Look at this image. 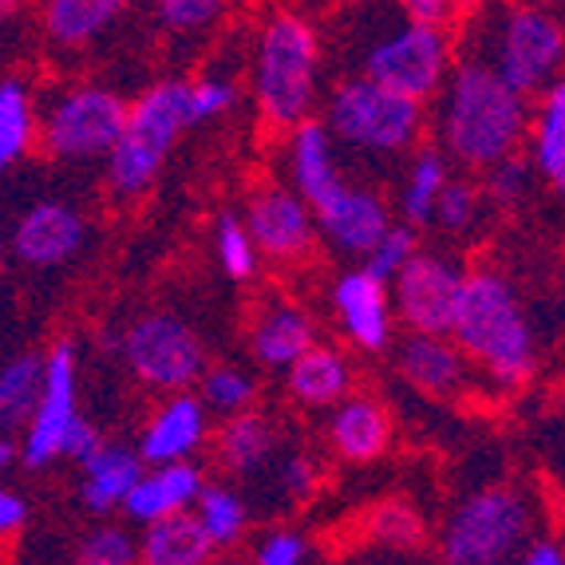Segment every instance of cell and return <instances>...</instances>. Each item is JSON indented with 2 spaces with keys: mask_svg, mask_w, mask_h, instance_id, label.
<instances>
[{
  "mask_svg": "<svg viewBox=\"0 0 565 565\" xmlns=\"http://www.w3.org/2000/svg\"><path fill=\"white\" fill-rule=\"evenodd\" d=\"M510 565H565V550L557 542H550V537H530Z\"/></svg>",
  "mask_w": 565,
  "mask_h": 565,
  "instance_id": "obj_46",
  "label": "cell"
},
{
  "mask_svg": "<svg viewBox=\"0 0 565 565\" xmlns=\"http://www.w3.org/2000/svg\"><path fill=\"white\" fill-rule=\"evenodd\" d=\"M245 67L249 104L265 131L285 135L317 115L324 99V36L301 9H274L257 20Z\"/></svg>",
  "mask_w": 565,
  "mask_h": 565,
  "instance_id": "obj_2",
  "label": "cell"
},
{
  "mask_svg": "<svg viewBox=\"0 0 565 565\" xmlns=\"http://www.w3.org/2000/svg\"><path fill=\"white\" fill-rule=\"evenodd\" d=\"M122 367L154 396L186 392L206 372V340L186 317L170 309H147L119 329Z\"/></svg>",
  "mask_w": 565,
  "mask_h": 565,
  "instance_id": "obj_11",
  "label": "cell"
},
{
  "mask_svg": "<svg viewBox=\"0 0 565 565\" xmlns=\"http://www.w3.org/2000/svg\"><path fill=\"white\" fill-rule=\"evenodd\" d=\"M455 174L451 159H447L435 142H419L404 159V174H399L396 190V217L415 230H431L435 202L444 194L447 179Z\"/></svg>",
  "mask_w": 565,
  "mask_h": 565,
  "instance_id": "obj_28",
  "label": "cell"
},
{
  "mask_svg": "<svg viewBox=\"0 0 565 565\" xmlns=\"http://www.w3.org/2000/svg\"><path fill=\"white\" fill-rule=\"evenodd\" d=\"M415 249H419V230L396 217V222L384 230V237L372 245V254L364 257V265L372 269V274L384 277V281H392V277H396L399 269L415 257Z\"/></svg>",
  "mask_w": 565,
  "mask_h": 565,
  "instance_id": "obj_43",
  "label": "cell"
},
{
  "mask_svg": "<svg viewBox=\"0 0 565 565\" xmlns=\"http://www.w3.org/2000/svg\"><path fill=\"white\" fill-rule=\"evenodd\" d=\"M392 9L407 20H419V24H435V29H455L459 20V0H392Z\"/></svg>",
  "mask_w": 565,
  "mask_h": 565,
  "instance_id": "obj_44",
  "label": "cell"
},
{
  "mask_svg": "<svg viewBox=\"0 0 565 565\" xmlns=\"http://www.w3.org/2000/svg\"><path fill=\"white\" fill-rule=\"evenodd\" d=\"M534 4H550V9H557V4H565V0H534Z\"/></svg>",
  "mask_w": 565,
  "mask_h": 565,
  "instance_id": "obj_49",
  "label": "cell"
},
{
  "mask_svg": "<svg viewBox=\"0 0 565 565\" xmlns=\"http://www.w3.org/2000/svg\"><path fill=\"white\" fill-rule=\"evenodd\" d=\"M202 487H206V467L199 459L186 462H159V467H147L139 475V482L131 487L127 502H122V519L131 526H147V522L170 519V514H182L199 502Z\"/></svg>",
  "mask_w": 565,
  "mask_h": 565,
  "instance_id": "obj_23",
  "label": "cell"
},
{
  "mask_svg": "<svg viewBox=\"0 0 565 565\" xmlns=\"http://www.w3.org/2000/svg\"><path fill=\"white\" fill-rule=\"evenodd\" d=\"M309 537L297 526H269L249 546V565H309Z\"/></svg>",
  "mask_w": 565,
  "mask_h": 565,
  "instance_id": "obj_42",
  "label": "cell"
},
{
  "mask_svg": "<svg viewBox=\"0 0 565 565\" xmlns=\"http://www.w3.org/2000/svg\"><path fill=\"white\" fill-rule=\"evenodd\" d=\"M269 471H274L277 494H281V502H289V507H301V502H309L312 494L321 490V467H317V459H312L309 451H301V447L277 451Z\"/></svg>",
  "mask_w": 565,
  "mask_h": 565,
  "instance_id": "obj_40",
  "label": "cell"
},
{
  "mask_svg": "<svg viewBox=\"0 0 565 565\" xmlns=\"http://www.w3.org/2000/svg\"><path fill=\"white\" fill-rule=\"evenodd\" d=\"M242 222L254 234L262 262L277 265V269L305 265L317 254V242H321L312 206L281 179H262L249 186Z\"/></svg>",
  "mask_w": 565,
  "mask_h": 565,
  "instance_id": "obj_13",
  "label": "cell"
},
{
  "mask_svg": "<svg viewBox=\"0 0 565 565\" xmlns=\"http://www.w3.org/2000/svg\"><path fill=\"white\" fill-rule=\"evenodd\" d=\"M210 447H214V462L222 475L257 479V475L274 467L277 451H281V427H277V419H269V415L254 407V412L217 419Z\"/></svg>",
  "mask_w": 565,
  "mask_h": 565,
  "instance_id": "obj_24",
  "label": "cell"
},
{
  "mask_svg": "<svg viewBox=\"0 0 565 565\" xmlns=\"http://www.w3.org/2000/svg\"><path fill=\"white\" fill-rule=\"evenodd\" d=\"M455 40L462 56L482 60L494 76L530 99L565 76V24L562 12L550 4L482 0L462 17Z\"/></svg>",
  "mask_w": 565,
  "mask_h": 565,
  "instance_id": "obj_4",
  "label": "cell"
},
{
  "mask_svg": "<svg viewBox=\"0 0 565 565\" xmlns=\"http://www.w3.org/2000/svg\"><path fill=\"white\" fill-rule=\"evenodd\" d=\"M190 127H194V119H190V79L162 76L142 87L127 104L122 131L104 159L107 190L119 202L147 199Z\"/></svg>",
  "mask_w": 565,
  "mask_h": 565,
  "instance_id": "obj_6",
  "label": "cell"
},
{
  "mask_svg": "<svg viewBox=\"0 0 565 565\" xmlns=\"http://www.w3.org/2000/svg\"><path fill=\"white\" fill-rule=\"evenodd\" d=\"M99 444L104 431L84 415L79 396V344L60 337L44 352V387L29 427L20 431V467L47 471L56 462H79Z\"/></svg>",
  "mask_w": 565,
  "mask_h": 565,
  "instance_id": "obj_8",
  "label": "cell"
},
{
  "mask_svg": "<svg viewBox=\"0 0 565 565\" xmlns=\"http://www.w3.org/2000/svg\"><path fill=\"white\" fill-rule=\"evenodd\" d=\"M332 324L364 356H384L396 344V309H392V289L380 274H372L364 262H352L340 269L329 285Z\"/></svg>",
  "mask_w": 565,
  "mask_h": 565,
  "instance_id": "obj_14",
  "label": "cell"
},
{
  "mask_svg": "<svg viewBox=\"0 0 565 565\" xmlns=\"http://www.w3.org/2000/svg\"><path fill=\"white\" fill-rule=\"evenodd\" d=\"M206 565H242V562H234V557H226V554H214Z\"/></svg>",
  "mask_w": 565,
  "mask_h": 565,
  "instance_id": "obj_48",
  "label": "cell"
},
{
  "mask_svg": "<svg viewBox=\"0 0 565 565\" xmlns=\"http://www.w3.org/2000/svg\"><path fill=\"white\" fill-rule=\"evenodd\" d=\"M20 12H24V0H0V32L12 29L20 20Z\"/></svg>",
  "mask_w": 565,
  "mask_h": 565,
  "instance_id": "obj_47",
  "label": "cell"
},
{
  "mask_svg": "<svg viewBox=\"0 0 565 565\" xmlns=\"http://www.w3.org/2000/svg\"><path fill=\"white\" fill-rule=\"evenodd\" d=\"M214 554L190 510L139 526V565H206Z\"/></svg>",
  "mask_w": 565,
  "mask_h": 565,
  "instance_id": "obj_30",
  "label": "cell"
},
{
  "mask_svg": "<svg viewBox=\"0 0 565 565\" xmlns=\"http://www.w3.org/2000/svg\"><path fill=\"white\" fill-rule=\"evenodd\" d=\"M562 24H565V9H562Z\"/></svg>",
  "mask_w": 565,
  "mask_h": 565,
  "instance_id": "obj_52",
  "label": "cell"
},
{
  "mask_svg": "<svg viewBox=\"0 0 565 565\" xmlns=\"http://www.w3.org/2000/svg\"><path fill=\"white\" fill-rule=\"evenodd\" d=\"M522 151L534 162L537 182H546L565 199V76H557L530 99V127Z\"/></svg>",
  "mask_w": 565,
  "mask_h": 565,
  "instance_id": "obj_27",
  "label": "cell"
},
{
  "mask_svg": "<svg viewBox=\"0 0 565 565\" xmlns=\"http://www.w3.org/2000/svg\"><path fill=\"white\" fill-rule=\"evenodd\" d=\"M44 387V352H17L0 360V431L17 435L29 427Z\"/></svg>",
  "mask_w": 565,
  "mask_h": 565,
  "instance_id": "obj_32",
  "label": "cell"
},
{
  "mask_svg": "<svg viewBox=\"0 0 565 565\" xmlns=\"http://www.w3.org/2000/svg\"><path fill=\"white\" fill-rule=\"evenodd\" d=\"M321 122L340 154L360 159H407L427 142V104L407 99L367 76H340L321 99Z\"/></svg>",
  "mask_w": 565,
  "mask_h": 565,
  "instance_id": "obj_7",
  "label": "cell"
},
{
  "mask_svg": "<svg viewBox=\"0 0 565 565\" xmlns=\"http://www.w3.org/2000/svg\"><path fill=\"white\" fill-rule=\"evenodd\" d=\"M562 329H565V305H562Z\"/></svg>",
  "mask_w": 565,
  "mask_h": 565,
  "instance_id": "obj_51",
  "label": "cell"
},
{
  "mask_svg": "<svg viewBox=\"0 0 565 565\" xmlns=\"http://www.w3.org/2000/svg\"><path fill=\"white\" fill-rule=\"evenodd\" d=\"M462 281H467V265H462L451 249L419 245L412 262L387 281V289H392V309H396V324L404 332L451 337Z\"/></svg>",
  "mask_w": 565,
  "mask_h": 565,
  "instance_id": "obj_12",
  "label": "cell"
},
{
  "mask_svg": "<svg viewBox=\"0 0 565 565\" xmlns=\"http://www.w3.org/2000/svg\"><path fill=\"white\" fill-rule=\"evenodd\" d=\"M324 444L340 462H376L396 444V419L387 404L372 392H352L324 415Z\"/></svg>",
  "mask_w": 565,
  "mask_h": 565,
  "instance_id": "obj_20",
  "label": "cell"
},
{
  "mask_svg": "<svg viewBox=\"0 0 565 565\" xmlns=\"http://www.w3.org/2000/svg\"><path fill=\"white\" fill-rule=\"evenodd\" d=\"M534 537V502L522 487L490 482L451 507L439 526L444 565H510Z\"/></svg>",
  "mask_w": 565,
  "mask_h": 565,
  "instance_id": "obj_9",
  "label": "cell"
},
{
  "mask_svg": "<svg viewBox=\"0 0 565 565\" xmlns=\"http://www.w3.org/2000/svg\"><path fill=\"white\" fill-rule=\"evenodd\" d=\"M76 565H139V534L127 522L99 519L79 537Z\"/></svg>",
  "mask_w": 565,
  "mask_h": 565,
  "instance_id": "obj_38",
  "label": "cell"
},
{
  "mask_svg": "<svg viewBox=\"0 0 565 565\" xmlns=\"http://www.w3.org/2000/svg\"><path fill=\"white\" fill-rule=\"evenodd\" d=\"M87 237H92V226L79 214V206L64 199H40L17 214L9 249L24 269L52 274V269H67L84 254Z\"/></svg>",
  "mask_w": 565,
  "mask_h": 565,
  "instance_id": "obj_15",
  "label": "cell"
},
{
  "mask_svg": "<svg viewBox=\"0 0 565 565\" xmlns=\"http://www.w3.org/2000/svg\"><path fill=\"white\" fill-rule=\"evenodd\" d=\"M487 199H482L479 182L471 174H451L435 202V214H431V230H439L444 237H471L475 230L482 226V217H487Z\"/></svg>",
  "mask_w": 565,
  "mask_h": 565,
  "instance_id": "obj_36",
  "label": "cell"
},
{
  "mask_svg": "<svg viewBox=\"0 0 565 565\" xmlns=\"http://www.w3.org/2000/svg\"><path fill=\"white\" fill-rule=\"evenodd\" d=\"M451 340L471 360L475 376L499 392H519L537 372V332L519 285L502 269H467Z\"/></svg>",
  "mask_w": 565,
  "mask_h": 565,
  "instance_id": "obj_3",
  "label": "cell"
},
{
  "mask_svg": "<svg viewBox=\"0 0 565 565\" xmlns=\"http://www.w3.org/2000/svg\"><path fill=\"white\" fill-rule=\"evenodd\" d=\"M455 56H459L455 29H435V24L399 17L392 0L384 9L376 0H364L352 17V72L407 99L431 104Z\"/></svg>",
  "mask_w": 565,
  "mask_h": 565,
  "instance_id": "obj_5",
  "label": "cell"
},
{
  "mask_svg": "<svg viewBox=\"0 0 565 565\" xmlns=\"http://www.w3.org/2000/svg\"><path fill=\"white\" fill-rule=\"evenodd\" d=\"M534 186H537V170L526 159V151H514L507 159L490 162L479 179V190L490 210H519L534 194Z\"/></svg>",
  "mask_w": 565,
  "mask_h": 565,
  "instance_id": "obj_37",
  "label": "cell"
},
{
  "mask_svg": "<svg viewBox=\"0 0 565 565\" xmlns=\"http://www.w3.org/2000/svg\"><path fill=\"white\" fill-rule=\"evenodd\" d=\"M139 4L147 0H36L40 36L47 47L76 56L99 44Z\"/></svg>",
  "mask_w": 565,
  "mask_h": 565,
  "instance_id": "obj_22",
  "label": "cell"
},
{
  "mask_svg": "<svg viewBox=\"0 0 565 565\" xmlns=\"http://www.w3.org/2000/svg\"><path fill=\"white\" fill-rule=\"evenodd\" d=\"M24 522H29V499L0 482V542H12Z\"/></svg>",
  "mask_w": 565,
  "mask_h": 565,
  "instance_id": "obj_45",
  "label": "cell"
},
{
  "mask_svg": "<svg viewBox=\"0 0 565 565\" xmlns=\"http://www.w3.org/2000/svg\"><path fill=\"white\" fill-rule=\"evenodd\" d=\"M312 217H317V234L332 254L349 257V262H364L372 254V245L384 237V230L396 222V210L376 186L344 179L312 206Z\"/></svg>",
  "mask_w": 565,
  "mask_h": 565,
  "instance_id": "obj_16",
  "label": "cell"
},
{
  "mask_svg": "<svg viewBox=\"0 0 565 565\" xmlns=\"http://www.w3.org/2000/svg\"><path fill=\"white\" fill-rule=\"evenodd\" d=\"M76 467H79V502H84V510L95 514V519L119 514L131 487L139 482V475L147 471V462L135 451V444L107 439V435L104 444L95 447L92 455H84Z\"/></svg>",
  "mask_w": 565,
  "mask_h": 565,
  "instance_id": "obj_26",
  "label": "cell"
},
{
  "mask_svg": "<svg viewBox=\"0 0 565 565\" xmlns=\"http://www.w3.org/2000/svg\"><path fill=\"white\" fill-rule=\"evenodd\" d=\"M40 147V95L24 76H0V179Z\"/></svg>",
  "mask_w": 565,
  "mask_h": 565,
  "instance_id": "obj_29",
  "label": "cell"
},
{
  "mask_svg": "<svg viewBox=\"0 0 565 565\" xmlns=\"http://www.w3.org/2000/svg\"><path fill=\"white\" fill-rule=\"evenodd\" d=\"M190 514L199 519L202 534L210 537V546L217 554H230V550L242 546L245 534H249V519H254V510H249L242 490L234 482H214V479H206V487H202L199 502L190 507Z\"/></svg>",
  "mask_w": 565,
  "mask_h": 565,
  "instance_id": "obj_31",
  "label": "cell"
},
{
  "mask_svg": "<svg viewBox=\"0 0 565 565\" xmlns=\"http://www.w3.org/2000/svg\"><path fill=\"white\" fill-rule=\"evenodd\" d=\"M210 435H214V415L206 412L199 392L186 387V392L159 396L151 415L142 419L135 451L142 455L147 467H159V462H186L206 451Z\"/></svg>",
  "mask_w": 565,
  "mask_h": 565,
  "instance_id": "obj_18",
  "label": "cell"
},
{
  "mask_svg": "<svg viewBox=\"0 0 565 565\" xmlns=\"http://www.w3.org/2000/svg\"><path fill=\"white\" fill-rule=\"evenodd\" d=\"M0 265H4V245H0Z\"/></svg>",
  "mask_w": 565,
  "mask_h": 565,
  "instance_id": "obj_50",
  "label": "cell"
},
{
  "mask_svg": "<svg viewBox=\"0 0 565 565\" xmlns=\"http://www.w3.org/2000/svg\"><path fill=\"white\" fill-rule=\"evenodd\" d=\"M530 95L514 92L482 60L455 56L444 87L427 104L431 142L467 174H482L490 162L526 147Z\"/></svg>",
  "mask_w": 565,
  "mask_h": 565,
  "instance_id": "obj_1",
  "label": "cell"
},
{
  "mask_svg": "<svg viewBox=\"0 0 565 565\" xmlns=\"http://www.w3.org/2000/svg\"><path fill=\"white\" fill-rule=\"evenodd\" d=\"M281 139V182H289L309 206H317L329 190H337L340 182L349 179L344 162H340L337 139L329 135L321 115L305 119L301 127L285 131Z\"/></svg>",
  "mask_w": 565,
  "mask_h": 565,
  "instance_id": "obj_21",
  "label": "cell"
},
{
  "mask_svg": "<svg viewBox=\"0 0 565 565\" xmlns=\"http://www.w3.org/2000/svg\"><path fill=\"white\" fill-rule=\"evenodd\" d=\"M285 392L305 412H329L332 404L356 392V364L340 344L317 340L285 367Z\"/></svg>",
  "mask_w": 565,
  "mask_h": 565,
  "instance_id": "obj_25",
  "label": "cell"
},
{
  "mask_svg": "<svg viewBox=\"0 0 565 565\" xmlns=\"http://www.w3.org/2000/svg\"><path fill=\"white\" fill-rule=\"evenodd\" d=\"M199 399L214 419H230V415L254 412L262 399V384L249 367L242 364H206V372L194 384Z\"/></svg>",
  "mask_w": 565,
  "mask_h": 565,
  "instance_id": "obj_33",
  "label": "cell"
},
{
  "mask_svg": "<svg viewBox=\"0 0 565 565\" xmlns=\"http://www.w3.org/2000/svg\"><path fill=\"white\" fill-rule=\"evenodd\" d=\"M127 95L99 79H76L40 99V147L60 167L104 162L127 119Z\"/></svg>",
  "mask_w": 565,
  "mask_h": 565,
  "instance_id": "obj_10",
  "label": "cell"
},
{
  "mask_svg": "<svg viewBox=\"0 0 565 565\" xmlns=\"http://www.w3.org/2000/svg\"><path fill=\"white\" fill-rule=\"evenodd\" d=\"M317 340H321V329H317L312 309L289 297V292H269L249 312L245 344H249V356L269 372H285Z\"/></svg>",
  "mask_w": 565,
  "mask_h": 565,
  "instance_id": "obj_19",
  "label": "cell"
},
{
  "mask_svg": "<svg viewBox=\"0 0 565 565\" xmlns=\"http://www.w3.org/2000/svg\"><path fill=\"white\" fill-rule=\"evenodd\" d=\"M214 257H217V269L237 285H249L257 274H262V254H257V242L249 234V226L242 222V210H222L214 217Z\"/></svg>",
  "mask_w": 565,
  "mask_h": 565,
  "instance_id": "obj_34",
  "label": "cell"
},
{
  "mask_svg": "<svg viewBox=\"0 0 565 565\" xmlns=\"http://www.w3.org/2000/svg\"><path fill=\"white\" fill-rule=\"evenodd\" d=\"M392 360L396 372L412 392L439 404H455V399L471 396L479 376H475L471 360L462 356V349L451 337H427V332H404L392 344Z\"/></svg>",
  "mask_w": 565,
  "mask_h": 565,
  "instance_id": "obj_17",
  "label": "cell"
},
{
  "mask_svg": "<svg viewBox=\"0 0 565 565\" xmlns=\"http://www.w3.org/2000/svg\"><path fill=\"white\" fill-rule=\"evenodd\" d=\"M237 0H147L154 29L170 40H199L230 17Z\"/></svg>",
  "mask_w": 565,
  "mask_h": 565,
  "instance_id": "obj_35",
  "label": "cell"
},
{
  "mask_svg": "<svg viewBox=\"0 0 565 565\" xmlns=\"http://www.w3.org/2000/svg\"><path fill=\"white\" fill-rule=\"evenodd\" d=\"M242 104V84L230 72H202V76L190 79V119L194 127H206V122L226 119Z\"/></svg>",
  "mask_w": 565,
  "mask_h": 565,
  "instance_id": "obj_39",
  "label": "cell"
},
{
  "mask_svg": "<svg viewBox=\"0 0 565 565\" xmlns=\"http://www.w3.org/2000/svg\"><path fill=\"white\" fill-rule=\"evenodd\" d=\"M367 530H372V537L384 542V546L412 550L424 542V519H419V510L407 507V502H380V507L367 514Z\"/></svg>",
  "mask_w": 565,
  "mask_h": 565,
  "instance_id": "obj_41",
  "label": "cell"
}]
</instances>
